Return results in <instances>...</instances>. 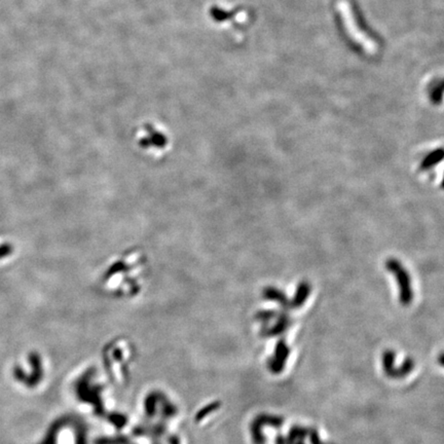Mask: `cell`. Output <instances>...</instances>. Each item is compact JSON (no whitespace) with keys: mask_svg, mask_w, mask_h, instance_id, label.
Here are the masks:
<instances>
[{"mask_svg":"<svg viewBox=\"0 0 444 444\" xmlns=\"http://www.w3.org/2000/svg\"><path fill=\"white\" fill-rule=\"evenodd\" d=\"M442 161H444V148L440 147L426 155L421 165H419V169H421V171H428L437 166Z\"/></svg>","mask_w":444,"mask_h":444,"instance_id":"3","label":"cell"},{"mask_svg":"<svg viewBox=\"0 0 444 444\" xmlns=\"http://www.w3.org/2000/svg\"><path fill=\"white\" fill-rule=\"evenodd\" d=\"M339 11L342 16V20L343 22L344 28L346 29L347 33L354 39L358 44L361 45L364 51L370 55L376 53V42L369 38L368 36L364 34L363 31L359 29L357 26L358 24L356 22L355 16L352 13V9L350 4L346 1H340L339 3Z\"/></svg>","mask_w":444,"mask_h":444,"instance_id":"1","label":"cell"},{"mask_svg":"<svg viewBox=\"0 0 444 444\" xmlns=\"http://www.w3.org/2000/svg\"><path fill=\"white\" fill-rule=\"evenodd\" d=\"M386 269L394 275L399 288V301L402 306H409L413 301V288L411 278L402 265L401 261L396 258H389L385 262Z\"/></svg>","mask_w":444,"mask_h":444,"instance_id":"2","label":"cell"},{"mask_svg":"<svg viewBox=\"0 0 444 444\" xmlns=\"http://www.w3.org/2000/svg\"><path fill=\"white\" fill-rule=\"evenodd\" d=\"M441 187L444 189V173H443V177H442V181H441Z\"/></svg>","mask_w":444,"mask_h":444,"instance_id":"7","label":"cell"},{"mask_svg":"<svg viewBox=\"0 0 444 444\" xmlns=\"http://www.w3.org/2000/svg\"><path fill=\"white\" fill-rule=\"evenodd\" d=\"M14 248L10 244H3L0 246V259H2L6 256H9L11 253H13Z\"/></svg>","mask_w":444,"mask_h":444,"instance_id":"6","label":"cell"},{"mask_svg":"<svg viewBox=\"0 0 444 444\" xmlns=\"http://www.w3.org/2000/svg\"><path fill=\"white\" fill-rule=\"evenodd\" d=\"M310 288H311L310 284L307 281H303L297 285L292 301L293 307H299L307 302V299L310 293Z\"/></svg>","mask_w":444,"mask_h":444,"instance_id":"4","label":"cell"},{"mask_svg":"<svg viewBox=\"0 0 444 444\" xmlns=\"http://www.w3.org/2000/svg\"><path fill=\"white\" fill-rule=\"evenodd\" d=\"M266 294H267V296H268L269 298L274 299V301L280 302L283 306H285V307L288 306V305H287V304H288V301H287V298H286L285 294H284L283 292H281L280 290L274 289V288H270V289L267 290Z\"/></svg>","mask_w":444,"mask_h":444,"instance_id":"5","label":"cell"}]
</instances>
